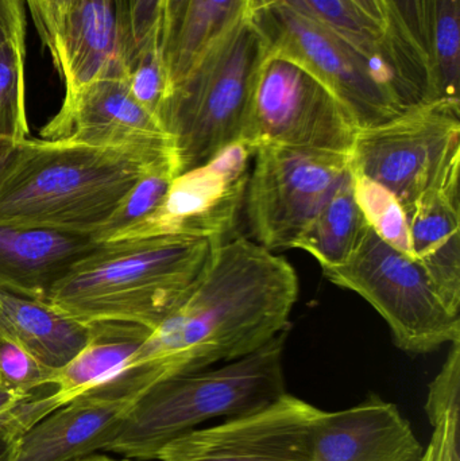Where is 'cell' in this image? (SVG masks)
<instances>
[{
	"instance_id": "6da1fadb",
	"label": "cell",
	"mask_w": 460,
	"mask_h": 461,
	"mask_svg": "<svg viewBox=\"0 0 460 461\" xmlns=\"http://www.w3.org/2000/svg\"><path fill=\"white\" fill-rule=\"evenodd\" d=\"M299 293V276L285 258L240 236L218 241L199 281L123 371L138 373L150 387L240 359L289 330Z\"/></svg>"
},
{
	"instance_id": "7a4b0ae2",
	"label": "cell",
	"mask_w": 460,
	"mask_h": 461,
	"mask_svg": "<svg viewBox=\"0 0 460 461\" xmlns=\"http://www.w3.org/2000/svg\"><path fill=\"white\" fill-rule=\"evenodd\" d=\"M167 156L24 140L0 183V223L94 235L145 170Z\"/></svg>"
},
{
	"instance_id": "3957f363",
	"label": "cell",
	"mask_w": 460,
	"mask_h": 461,
	"mask_svg": "<svg viewBox=\"0 0 460 461\" xmlns=\"http://www.w3.org/2000/svg\"><path fill=\"white\" fill-rule=\"evenodd\" d=\"M218 241L151 236L99 243L54 286L48 303L89 324L153 330L199 281Z\"/></svg>"
},
{
	"instance_id": "277c9868",
	"label": "cell",
	"mask_w": 460,
	"mask_h": 461,
	"mask_svg": "<svg viewBox=\"0 0 460 461\" xmlns=\"http://www.w3.org/2000/svg\"><path fill=\"white\" fill-rule=\"evenodd\" d=\"M288 330L240 359L169 376L146 389L107 452L156 460L176 438L212 420L242 416L285 394L284 349Z\"/></svg>"
},
{
	"instance_id": "5b68a950",
	"label": "cell",
	"mask_w": 460,
	"mask_h": 461,
	"mask_svg": "<svg viewBox=\"0 0 460 461\" xmlns=\"http://www.w3.org/2000/svg\"><path fill=\"white\" fill-rule=\"evenodd\" d=\"M267 45L250 15L208 46L170 88L158 121L172 143L176 175L242 140Z\"/></svg>"
},
{
	"instance_id": "8992f818",
	"label": "cell",
	"mask_w": 460,
	"mask_h": 461,
	"mask_svg": "<svg viewBox=\"0 0 460 461\" xmlns=\"http://www.w3.org/2000/svg\"><path fill=\"white\" fill-rule=\"evenodd\" d=\"M332 284L367 301L391 328L394 344L423 355L460 341L459 314L446 306L423 266L365 227L342 265L324 268Z\"/></svg>"
},
{
	"instance_id": "52a82bcc",
	"label": "cell",
	"mask_w": 460,
	"mask_h": 461,
	"mask_svg": "<svg viewBox=\"0 0 460 461\" xmlns=\"http://www.w3.org/2000/svg\"><path fill=\"white\" fill-rule=\"evenodd\" d=\"M350 170L396 197L408 221L460 169V107L426 103L356 132Z\"/></svg>"
},
{
	"instance_id": "ba28073f",
	"label": "cell",
	"mask_w": 460,
	"mask_h": 461,
	"mask_svg": "<svg viewBox=\"0 0 460 461\" xmlns=\"http://www.w3.org/2000/svg\"><path fill=\"white\" fill-rule=\"evenodd\" d=\"M243 210L256 243L294 249L350 170L347 154L264 143L254 149Z\"/></svg>"
},
{
	"instance_id": "9c48e42d",
	"label": "cell",
	"mask_w": 460,
	"mask_h": 461,
	"mask_svg": "<svg viewBox=\"0 0 460 461\" xmlns=\"http://www.w3.org/2000/svg\"><path fill=\"white\" fill-rule=\"evenodd\" d=\"M359 126L339 97L310 69L267 53L240 142L350 154Z\"/></svg>"
},
{
	"instance_id": "30bf717a",
	"label": "cell",
	"mask_w": 460,
	"mask_h": 461,
	"mask_svg": "<svg viewBox=\"0 0 460 461\" xmlns=\"http://www.w3.org/2000/svg\"><path fill=\"white\" fill-rule=\"evenodd\" d=\"M269 53L304 65L350 111L359 129L375 126L404 113L388 76L366 56L318 22L284 5L250 13Z\"/></svg>"
},
{
	"instance_id": "8fae6325",
	"label": "cell",
	"mask_w": 460,
	"mask_h": 461,
	"mask_svg": "<svg viewBox=\"0 0 460 461\" xmlns=\"http://www.w3.org/2000/svg\"><path fill=\"white\" fill-rule=\"evenodd\" d=\"M321 409L281 395L264 408L192 430L159 451L157 461H310Z\"/></svg>"
},
{
	"instance_id": "7c38bea8",
	"label": "cell",
	"mask_w": 460,
	"mask_h": 461,
	"mask_svg": "<svg viewBox=\"0 0 460 461\" xmlns=\"http://www.w3.org/2000/svg\"><path fill=\"white\" fill-rule=\"evenodd\" d=\"M254 148L237 142L175 177L158 210L124 239L188 236L226 240L245 205Z\"/></svg>"
},
{
	"instance_id": "4fadbf2b",
	"label": "cell",
	"mask_w": 460,
	"mask_h": 461,
	"mask_svg": "<svg viewBox=\"0 0 460 461\" xmlns=\"http://www.w3.org/2000/svg\"><path fill=\"white\" fill-rule=\"evenodd\" d=\"M41 135L42 140L172 154L164 127L132 97L126 76H105L65 95L59 113Z\"/></svg>"
},
{
	"instance_id": "5bb4252c",
	"label": "cell",
	"mask_w": 460,
	"mask_h": 461,
	"mask_svg": "<svg viewBox=\"0 0 460 461\" xmlns=\"http://www.w3.org/2000/svg\"><path fill=\"white\" fill-rule=\"evenodd\" d=\"M140 395L122 379L78 395L30 428L13 461H73L107 452Z\"/></svg>"
},
{
	"instance_id": "9a60e30c",
	"label": "cell",
	"mask_w": 460,
	"mask_h": 461,
	"mask_svg": "<svg viewBox=\"0 0 460 461\" xmlns=\"http://www.w3.org/2000/svg\"><path fill=\"white\" fill-rule=\"evenodd\" d=\"M41 41L65 95L105 76H126L129 45L122 0H69Z\"/></svg>"
},
{
	"instance_id": "2e32d148",
	"label": "cell",
	"mask_w": 460,
	"mask_h": 461,
	"mask_svg": "<svg viewBox=\"0 0 460 461\" xmlns=\"http://www.w3.org/2000/svg\"><path fill=\"white\" fill-rule=\"evenodd\" d=\"M424 447L396 405L370 395L337 411H320L310 461H420Z\"/></svg>"
},
{
	"instance_id": "e0dca14e",
	"label": "cell",
	"mask_w": 460,
	"mask_h": 461,
	"mask_svg": "<svg viewBox=\"0 0 460 461\" xmlns=\"http://www.w3.org/2000/svg\"><path fill=\"white\" fill-rule=\"evenodd\" d=\"M269 5H286L318 22L372 59L393 84L405 110L429 103L431 78L427 65L351 0H248L250 13Z\"/></svg>"
},
{
	"instance_id": "ac0fdd59",
	"label": "cell",
	"mask_w": 460,
	"mask_h": 461,
	"mask_svg": "<svg viewBox=\"0 0 460 461\" xmlns=\"http://www.w3.org/2000/svg\"><path fill=\"white\" fill-rule=\"evenodd\" d=\"M99 243L86 233L0 223V292L46 301Z\"/></svg>"
},
{
	"instance_id": "d6986e66",
	"label": "cell",
	"mask_w": 460,
	"mask_h": 461,
	"mask_svg": "<svg viewBox=\"0 0 460 461\" xmlns=\"http://www.w3.org/2000/svg\"><path fill=\"white\" fill-rule=\"evenodd\" d=\"M408 224L413 258L423 266L446 306L459 314V172L421 200Z\"/></svg>"
},
{
	"instance_id": "ffe728a7",
	"label": "cell",
	"mask_w": 460,
	"mask_h": 461,
	"mask_svg": "<svg viewBox=\"0 0 460 461\" xmlns=\"http://www.w3.org/2000/svg\"><path fill=\"white\" fill-rule=\"evenodd\" d=\"M0 333L57 371L83 351L94 324L62 313L46 301L0 292Z\"/></svg>"
},
{
	"instance_id": "44dd1931",
	"label": "cell",
	"mask_w": 460,
	"mask_h": 461,
	"mask_svg": "<svg viewBox=\"0 0 460 461\" xmlns=\"http://www.w3.org/2000/svg\"><path fill=\"white\" fill-rule=\"evenodd\" d=\"M94 333L83 351L54 374L51 384L65 403L107 384L126 368L151 330L124 322H92Z\"/></svg>"
},
{
	"instance_id": "7402d4cb",
	"label": "cell",
	"mask_w": 460,
	"mask_h": 461,
	"mask_svg": "<svg viewBox=\"0 0 460 461\" xmlns=\"http://www.w3.org/2000/svg\"><path fill=\"white\" fill-rule=\"evenodd\" d=\"M366 226L356 200L354 176L348 170L323 210L300 236L294 249L312 255L323 270L335 267L348 259Z\"/></svg>"
},
{
	"instance_id": "603a6c76",
	"label": "cell",
	"mask_w": 460,
	"mask_h": 461,
	"mask_svg": "<svg viewBox=\"0 0 460 461\" xmlns=\"http://www.w3.org/2000/svg\"><path fill=\"white\" fill-rule=\"evenodd\" d=\"M248 15V0H188L180 29L164 53L169 91L208 46Z\"/></svg>"
},
{
	"instance_id": "cb8c5ba5",
	"label": "cell",
	"mask_w": 460,
	"mask_h": 461,
	"mask_svg": "<svg viewBox=\"0 0 460 461\" xmlns=\"http://www.w3.org/2000/svg\"><path fill=\"white\" fill-rule=\"evenodd\" d=\"M177 177L172 156L151 164L130 189L113 215L92 235L96 243L122 240L148 221L164 202L170 184Z\"/></svg>"
},
{
	"instance_id": "d4e9b609",
	"label": "cell",
	"mask_w": 460,
	"mask_h": 461,
	"mask_svg": "<svg viewBox=\"0 0 460 461\" xmlns=\"http://www.w3.org/2000/svg\"><path fill=\"white\" fill-rule=\"evenodd\" d=\"M434 51L429 103L460 107V0H432Z\"/></svg>"
},
{
	"instance_id": "484cf974",
	"label": "cell",
	"mask_w": 460,
	"mask_h": 461,
	"mask_svg": "<svg viewBox=\"0 0 460 461\" xmlns=\"http://www.w3.org/2000/svg\"><path fill=\"white\" fill-rule=\"evenodd\" d=\"M26 32L0 48V138L23 142L29 135L26 113Z\"/></svg>"
},
{
	"instance_id": "4316f807",
	"label": "cell",
	"mask_w": 460,
	"mask_h": 461,
	"mask_svg": "<svg viewBox=\"0 0 460 461\" xmlns=\"http://www.w3.org/2000/svg\"><path fill=\"white\" fill-rule=\"evenodd\" d=\"M354 183L356 200L369 226L383 240L413 258L410 224L396 197L365 178L354 176Z\"/></svg>"
},
{
	"instance_id": "83f0119b",
	"label": "cell",
	"mask_w": 460,
	"mask_h": 461,
	"mask_svg": "<svg viewBox=\"0 0 460 461\" xmlns=\"http://www.w3.org/2000/svg\"><path fill=\"white\" fill-rule=\"evenodd\" d=\"M126 81L132 97L158 119L162 104L169 94L167 67L161 41H149L126 67Z\"/></svg>"
},
{
	"instance_id": "f1b7e54d",
	"label": "cell",
	"mask_w": 460,
	"mask_h": 461,
	"mask_svg": "<svg viewBox=\"0 0 460 461\" xmlns=\"http://www.w3.org/2000/svg\"><path fill=\"white\" fill-rule=\"evenodd\" d=\"M67 405L56 386L41 387L34 394L0 414V461H13L24 433L51 411Z\"/></svg>"
},
{
	"instance_id": "f546056e",
	"label": "cell",
	"mask_w": 460,
	"mask_h": 461,
	"mask_svg": "<svg viewBox=\"0 0 460 461\" xmlns=\"http://www.w3.org/2000/svg\"><path fill=\"white\" fill-rule=\"evenodd\" d=\"M386 3L393 16L397 32L408 48L412 49L426 62L431 78L434 51L432 0H386Z\"/></svg>"
},
{
	"instance_id": "4dcf8cb0",
	"label": "cell",
	"mask_w": 460,
	"mask_h": 461,
	"mask_svg": "<svg viewBox=\"0 0 460 461\" xmlns=\"http://www.w3.org/2000/svg\"><path fill=\"white\" fill-rule=\"evenodd\" d=\"M56 371L38 362L23 347L0 333V382L18 392L50 386Z\"/></svg>"
},
{
	"instance_id": "1f68e13d",
	"label": "cell",
	"mask_w": 460,
	"mask_h": 461,
	"mask_svg": "<svg viewBox=\"0 0 460 461\" xmlns=\"http://www.w3.org/2000/svg\"><path fill=\"white\" fill-rule=\"evenodd\" d=\"M164 0H122L129 61L153 38H159ZM127 61V64H129Z\"/></svg>"
},
{
	"instance_id": "d6a6232c",
	"label": "cell",
	"mask_w": 460,
	"mask_h": 461,
	"mask_svg": "<svg viewBox=\"0 0 460 461\" xmlns=\"http://www.w3.org/2000/svg\"><path fill=\"white\" fill-rule=\"evenodd\" d=\"M21 32H26L23 0H0V48Z\"/></svg>"
},
{
	"instance_id": "836d02e7",
	"label": "cell",
	"mask_w": 460,
	"mask_h": 461,
	"mask_svg": "<svg viewBox=\"0 0 460 461\" xmlns=\"http://www.w3.org/2000/svg\"><path fill=\"white\" fill-rule=\"evenodd\" d=\"M361 11L362 14L367 16V18L372 19L374 23H377L378 26L383 27V30L389 32V34L393 35L397 41L402 43L413 56L418 57L419 59H421L412 49L408 48L407 43L402 40L401 35L397 32L396 24H394L393 16H392L391 10H389L388 3L386 0H351ZM423 61V59H421ZM424 62V61H423ZM426 64V62H424ZM428 68V67H427ZM429 70V69H428Z\"/></svg>"
},
{
	"instance_id": "e575fe53",
	"label": "cell",
	"mask_w": 460,
	"mask_h": 461,
	"mask_svg": "<svg viewBox=\"0 0 460 461\" xmlns=\"http://www.w3.org/2000/svg\"><path fill=\"white\" fill-rule=\"evenodd\" d=\"M24 2L37 26L38 35L42 38L43 35L48 34L57 19L64 13L69 0H24Z\"/></svg>"
},
{
	"instance_id": "d590c367",
	"label": "cell",
	"mask_w": 460,
	"mask_h": 461,
	"mask_svg": "<svg viewBox=\"0 0 460 461\" xmlns=\"http://www.w3.org/2000/svg\"><path fill=\"white\" fill-rule=\"evenodd\" d=\"M188 0H164L162 5L161 27H159V37H161L162 53H165L170 43L175 40L181 21L185 14Z\"/></svg>"
},
{
	"instance_id": "8d00e7d4",
	"label": "cell",
	"mask_w": 460,
	"mask_h": 461,
	"mask_svg": "<svg viewBox=\"0 0 460 461\" xmlns=\"http://www.w3.org/2000/svg\"><path fill=\"white\" fill-rule=\"evenodd\" d=\"M21 143L0 138V183L15 162Z\"/></svg>"
},
{
	"instance_id": "74e56055",
	"label": "cell",
	"mask_w": 460,
	"mask_h": 461,
	"mask_svg": "<svg viewBox=\"0 0 460 461\" xmlns=\"http://www.w3.org/2000/svg\"><path fill=\"white\" fill-rule=\"evenodd\" d=\"M35 392H37V390H35ZM35 392H18V390L11 389V387L5 386V384L0 382V414L5 413L8 409L14 408V406L18 405L19 402L26 400L30 395L34 394Z\"/></svg>"
},
{
	"instance_id": "f35d334b",
	"label": "cell",
	"mask_w": 460,
	"mask_h": 461,
	"mask_svg": "<svg viewBox=\"0 0 460 461\" xmlns=\"http://www.w3.org/2000/svg\"><path fill=\"white\" fill-rule=\"evenodd\" d=\"M73 461H131L126 459V457H121V459H116V457L108 456V455L104 454H92L89 456L81 457V459L73 460Z\"/></svg>"
}]
</instances>
